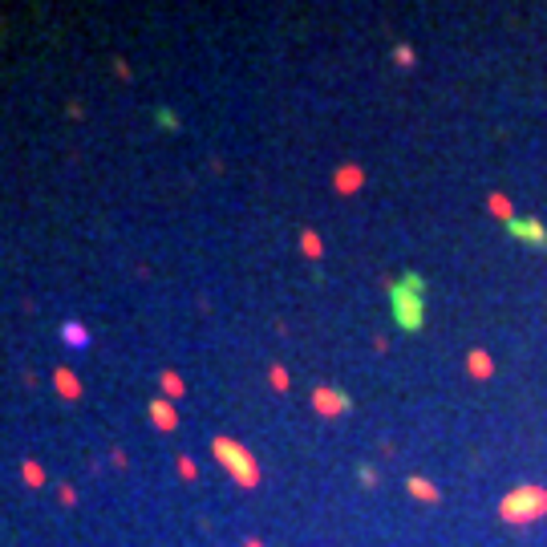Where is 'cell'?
I'll list each match as a JSON object with an SVG mask.
<instances>
[{
  "label": "cell",
  "mask_w": 547,
  "mask_h": 547,
  "mask_svg": "<svg viewBox=\"0 0 547 547\" xmlns=\"http://www.w3.org/2000/svg\"><path fill=\"white\" fill-rule=\"evenodd\" d=\"M426 280L418 272H406L401 280L389 284V304H393V321L406 328V333H418L426 324Z\"/></svg>",
  "instance_id": "1"
},
{
  "label": "cell",
  "mask_w": 547,
  "mask_h": 547,
  "mask_svg": "<svg viewBox=\"0 0 547 547\" xmlns=\"http://www.w3.org/2000/svg\"><path fill=\"white\" fill-rule=\"evenodd\" d=\"M211 454L227 466V474L236 478L239 486H256L260 483V466H256V454L248 446H239L236 438H211Z\"/></svg>",
  "instance_id": "2"
},
{
  "label": "cell",
  "mask_w": 547,
  "mask_h": 547,
  "mask_svg": "<svg viewBox=\"0 0 547 547\" xmlns=\"http://www.w3.org/2000/svg\"><path fill=\"white\" fill-rule=\"evenodd\" d=\"M547 515V491L543 486H519L503 498V519L507 523H531Z\"/></svg>",
  "instance_id": "3"
},
{
  "label": "cell",
  "mask_w": 547,
  "mask_h": 547,
  "mask_svg": "<svg viewBox=\"0 0 547 547\" xmlns=\"http://www.w3.org/2000/svg\"><path fill=\"white\" fill-rule=\"evenodd\" d=\"M507 236L515 239V244H523V248H531V251H543L547 248V227L543 219H511L507 224Z\"/></svg>",
  "instance_id": "4"
},
{
  "label": "cell",
  "mask_w": 547,
  "mask_h": 547,
  "mask_svg": "<svg viewBox=\"0 0 547 547\" xmlns=\"http://www.w3.org/2000/svg\"><path fill=\"white\" fill-rule=\"evenodd\" d=\"M348 393H341V389H333V386H316L312 389V410L316 413H324V418H341V413H348Z\"/></svg>",
  "instance_id": "5"
},
{
  "label": "cell",
  "mask_w": 547,
  "mask_h": 547,
  "mask_svg": "<svg viewBox=\"0 0 547 547\" xmlns=\"http://www.w3.org/2000/svg\"><path fill=\"white\" fill-rule=\"evenodd\" d=\"M150 422L159 426V430H174V426H179V413H174L171 401H150Z\"/></svg>",
  "instance_id": "6"
},
{
  "label": "cell",
  "mask_w": 547,
  "mask_h": 547,
  "mask_svg": "<svg viewBox=\"0 0 547 547\" xmlns=\"http://www.w3.org/2000/svg\"><path fill=\"white\" fill-rule=\"evenodd\" d=\"M61 336H65V345L69 348H89V328H81V324H61Z\"/></svg>",
  "instance_id": "7"
},
{
  "label": "cell",
  "mask_w": 547,
  "mask_h": 547,
  "mask_svg": "<svg viewBox=\"0 0 547 547\" xmlns=\"http://www.w3.org/2000/svg\"><path fill=\"white\" fill-rule=\"evenodd\" d=\"M406 491H410V495H418L422 503H438V498H442V495H438V486H430L426 478H410V483H406Z\"/></svg>",
  "instance_id": "8"
},
{
  "label": "cell",
  "mask_w": 547,
  "mask_h": 547,
  "mask_svg": "<svg viewBox=\"0 0 547 547\" xmlns=\"http://www.w3.org/2000/svg\"><path fill=\"white\" fill-rule=\"evenodd\" d=\"M361 187V171L357 166H341L336 171V191H357Z\"/></svg>",
  "instance_id": "9"
},
{
  "label": "cell",
  "mask_w": 547,
  "mask_h": 547,
  "mask_svg": "<svg viewBox=\"0 0 547 547\" xmlns=\"http://www.w3.org/2000/svg\"><path fill=\"white\" fill-rule=\"evenodd\" d=\"M53 381H57V389H61L65 398H77V393H81V386L69 377V369H57V373H53Z\"/></svg>",
  "instance_id": "10"
},
{
  "label": "cell",
  "mask_w": 547,
  "mask_h": 547,
  "mask_svg": "<svg viewBox=\"0 0 547 547\" xmlns=\"http://www.w3.org/2000/svg\"><path fill=\"white\" fill-rule=\"evenodd\" d=\"M300 248H304V256H312V260H316V256H321V236H316V231H304V236H300Z\"/></svg>",
  "instance_id": "11"
},
{
  "label": "cell",
  "mask_w": 547,
  "mask_h": 547,
  "mask_svg": "<svg viewBox=\"0 0 547 547\" xmlns=\"http://www.w3.org/2000/svg\"><path fill=\"white\" fill-rule=\"evenodd\" d=\"M471 369H474V377H491V357L486 353H471Z\"/></svg>",
  "instance_id": "12"
},
{
  "label": "cell",
  "mask_w": 547,
  "mask_h": 547,
  "mask_svg": "<svg viewBox=\"0 0 547 547\" xmlns=\"http://www.w3.org/2000/svg\"><path fill=\"white\" fill-rule=\"evenodd\" d=\"M21 474H25V483H29V486H41V483H45V474H41L37 462H25V466H21Z\"/></svg>",
  "instance_id": "13"
},
{
  "label": "cell",
  "mask_w": 547,
  "mask_h": 547,
  "mask_svg": "<svg viewBox=\"0 0 547 547\" xmlns=\"http://www.w3.org/2000/svg\"><path fill=\"white\" fill-rule=\"evenodd\" d=\"M154 122H159L162 130H179V118H174V110H166V106H162V110H154Z\"/></svg>",
  "instance_id": "14"
},
{
  "label": "cell",
  "mask_w": 547,
  "mask_h": 547,
  "mask_svg": "<svg viewBox=\"0 0 547 547\" xmlns=\"http://www.w3.org/2000/svg\"><path fill=\"white\" fill-rule=\"evenodd\" d=\"M491 211H495V215H503L507 224H511V219H515V211H511V203L503 199V195H491Z\"/></svg>",
  "instance_id": "15"
},
{
  "label": "cell",
  "mask_w": 547,
  "mask_h": 547,
  "mask_svg": "<svg viewBox=\"0 0 547 547\" xmlns=\"http://www.w3.org/2000/svg\"><path fill=\"white\" fill-rule=\"evenodd\" d=\"M162 389H166V393H183V381L174 373H162Z\"/></svg>",
  "instance_id": "16"
},
{
  "label": "cell",
  "mask_w": 547,
  "mask_h": 547,
  "mask_svg": "<svg viewBox=\"0 0 547 547\" xmlns=\"http://www.w3.org/2000/svg\"><path fill=\"white\" fill-rule=\"evenodd\" d=\"M272 386H276V389H288V373L280 369V365L272 369Z\"/></svg>",
  "instance_id": "17"
},
{
  "label": "cell",
  "mask_w": 547,
  "mask_h": 547,
  "mask_svg": "<svg viewBox=\"0 0 547 547\" xmlns=\"http://www.w3.org/2000/svg\"><path fill=\"white\" fill-rule=\"evenodd\" d=\"M57 495H61V503H65V507H74V503H77L74 486H57Z\"/></svg>",
  "instance_id": "18"
},
{
  "label": "cell",
  "mask_w": 547,
  "mask_h": 547,
  "mask_svg": "<svg viewBox=\"0 0 547 547\" xmlns=\"http://www.w3.org/2000/svg\"><path fill=\"white\" fill-rule=\"evenodd\" d=\"M179 471H183V478H195V462H191V458H179Z\"/></svg>",
  "instance_id": "19"
},
{
  "label": "cell",
  "mask_w": 547,
  "mask_h": 547,
  "mask_svg": "<svg viewBox=\"0 0 547 547\" xmlns=\"http://www.w3.org/2000/svg\"><path fill=\"white\" fill-rule=\"evenodd\" d=\"M248 547H264V543H256V539H251V543H248Z\"/></svg>",
  "instance_id": "20"
}]
</instances>
